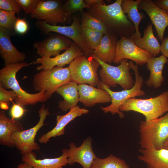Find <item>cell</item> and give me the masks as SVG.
<instances>
[{"label":"cell","mask_w":168,"mask_h":168,"mask_svg":"<svg viewBox=\"0 0 168 168\" xmlns=\"http://www.w3.org/2000/svg\"><path fill=\"white\" fill-rule=\"evenodd\" d=\"M154 56L148 51L141 49L135 44V39L131 36L122 37L118 40L115 56L113 62L120 64L124 59H129L137 65H143Z\"/></svg>","instance_id":"11"},{"label":"cell","mask_w":168,"mask_h":168,"mask_svg":"<svg viewBox=\"0 0 168 168\" xmlns=\"http://www.w3.org/2000/svg\"><path fill=\"white\" fill-rule=\"evenodd\" d=\"M79 101L86 107H91L96 104L111 102L110 95L106 91L95 87L87 84L78 85Z\"/></svg>","instance_id":"19"},{"label":"cell","mask_w":168,"mask_h":168,"mask_svg":"<svg viewBox=\"0 0 168 168\" xmlns=\"http://www.w3.org/2000/svg\"><path fill=\"white\" fill-rule=\"evenodd\" d=\"M92 141L91 138L88 137L79 147H77L75 143H71L70 148L68 149V164L71 166L77 163L83 168H91L97 157L93 150Z\"/></svg>","instance_id":"14"},{"label":"cell","mask_w":168,"mask_h":168,"mask_svg":"<svg viewBox=\"0 0 168 168\" xmlns=\"http://www.w3.org/2000/svg\"><path fill=\"white\" fill-rule=\"evenodd\" d=\"M63 7L68 21L74 12L78 11L82 12L84 8H89L91 6L86 4L83 0H68L63 4Z\"/></svg>","instance_id":"32"},{"label":"cell","mask_w":168,"mask_h":168,"mask_svg":"<svg viewBox=\"0 0 168 168\" xmlns=\"http://www.w3.org/2000/svg\"><path fill=\"white\" fill-rule=\"evenodd\" d=\"M38 113L40 119L35 126L27 130L14 132L11 135L15 146L22 155L40 149V146L35 141V138L38 131L44 125V121L50 113L44 105H42Z\"/></svg>","instance_id":"10"},{"label":"cell","mask_w":168,"mask_h":168,"mask_svg":"<svg viewBox=\"0 0 168 168\" xmlns=\"http://www.w3.org/2000/svg\"><path fill=\"white\" fill-rule=\"evenodd\" d=\"M28 29V25L25 20V18H18L14 26V31L19 34H24L27 32Z\"/></svg>","instance_id":"36"},{"label":"cell","mask_w":168,"mask_h":168,"mask_svg":"<svg viewBox=\"0 0 168 168\" xmlns=\"http://www.w3.org/2000/svg\"><path fill=\"white\" fill-rule=\"evenodd\" d=\"M32 63L23 62L10 64L0 70V83L5 89H11L16 93L17 97L15 101L23 107L45 102L49 99L45 91L43 90L35 94L28 93L21 88L17 80V72Z\"/></svg>","instance_id":"2"},{"label":"cell","mask_w":168,"mask_h":168,"mask_svg":"<svg viewBox=\"0 0 168 168\" xmlns=\"http://www.w3.org/2000/svg\"><path fill=\"white\" fill-rule=\"evenodd\" d=\"M128 63L130 68L133 70L135 75V83L132 88L119 91H114L100 80L97 85L98 88L107 91L112 99L110 105L106 107H100L101 110L104 113L110 112L113 115L117 114L121 119L124 117V114L119 111V109L124 102L129 98L142 96L145 94V91L141 89L143 86V79L142 76L139 74L138 65H134L132 61H130Z\"/></svg>","instance_id":"5"},{"label":"cell","mask_w":168,"mask_h":168,"mask_svg":"<svg viewBox=\"0 0 168 168\" xmlns=\"http://www.w3.org/2000/svg\"><path fill=\"white\" fill-rule=\"evenodd\" d=\"M78 84L73 81L69 82L59 88L56 92L61 96L63 100L58 102V107L64 111L77 106L79 101Z\"/></svg>","instance_id":"25"},{"label":"cell","mask_w":168,"mask_h":168,"mask_svg":"<svg viewBox=\"0 0 168 168\" xmlns=\"http://www.w3.org/2000/svg\"><path fill=\"white\" fill-rule=\"evenodd\" d=\"M49 36L41 41H36L33 44L37 50V54L41 58L55 57L60 52L69 48L74 43L70 39L63 35L49 33Z\"/></svg>","instance_id":"13"},{"label":"cell","mask_w":168,"mask_h":168,"mask_svg":"<svg viewBox=\"0 0 168 168\" xmlns=\"http://www.w3.org/2000/svg\"><path fill=\"white\" fill-rule=\"evenodd\" d=\"M153 2L168 15V0H156Z\"/></svg>","instance_id":"39"},{"label":"cell","mask_w":168,"mask_h":168,"mask_svg":"<svg viewBox=\"0 0 168 168\" xmlns=\"http://www.w3.org/2000/svg\"><path fill=\"white\" fill-rule=\"evenodd\" d=\"M100 63L102 68L99 72L100 81L105 85L115 87L119 85L124 90L130 89L134 85V81L130 72L131 69L128 59H124L118 66H114L103 62L96 56L91 55Z\"/></svg>","instance_id":"6"},{"label":"cell","mask_w":168,"mask_h":168,"mask_svg":"<svg viewBox=\"0 0 168 168\" xmlns=\"http://www.w3.org/2000/svg\"><path fill=\"white\" fill-rule=\"evenodd\" d=\"M117 37L110 33L104 34L92 54L103 62L110 64L113 62L116 53Z\"/></svg>","instance_id":"24"},{"label":"cell","mask_w":168,"mask_h":168,"mask_svg":"<svg viewBox=\"0 0 168 168\" xmlns=\"http://www.w3.org/2000/svg\"><path fill=\"white\" fill-rule=\"evenodd\" d=\"M9 105L6 102H0V107L2 110H7L9 108Z\"/></svg>","instance_id":"42"},{"label":"cell","mask_w":168,"mask_h":168,"mask_svg":"<svg viewBox=\"0 0 168 168\" xmlns=\"http://www.w3.org/2000/svg\"><path fill=\"white\" fill-rule=\"evenodd\" d=\"M13 32L0 26V55L4 61V66L23 62L26 55L19 51L13 45L10 39Z\"/></svg>","instance_id":"16"},{"label":"cell","mask_w":168,"mask_h":168,"mask_svg":"<svg viewBox=\"0 0 168 168\" xmlns=\"http://www.w3.org/2000/svg\"><path fill=\"white\" fill-rule=\"evenodd\" d=\"M24 130L22 123L8 117L4 110L0 111V144L12 148L15 144L11 138L12 133Z\"/></svg>","instance_id":"22"},{"label":"cell","mask_w":168,"mask_h":168,"mask_svg":"<svg viewBox=\"0 0 168 168\" xmlns=\"http://www.w3.org/2000/svg\"><path fill=\"white\" fill-rule=\"evenodd\" d=\"M168 147V142H167L166 143L165 147L164 148H167V147Z\"/></svg>","instance_id":"43"},{"label":"cell","mask_w":168,"mask_h":168,"mask_svg":"<svg viewBox=\"0 0 168 168\" xmlns=\"http://www.w3.org/2000/svg\"><path fill=\"white\" fill-rule=\"evenodd\" d=\"M62 151V155L58 157L42 159H37L36 153L33 151L22 155V161L33 168H64L68 164V149H63Z\"/></svg>","instance_id":"20"},{"label":"cell","mask_w":168,"mask_h":168,"mask_svg":"<svg viewBox=\"0 0 168 168\" xmlns=\"http://www.w3.org/2000/svg\"><path fill=\"white\" fill-rule=\"evenodd\" d=\"M168 62L167 58L162 54L158 57L154 56L148 60L146 63L147 67L150 71V74L145 82L147 86L156 89L161 86L164 80L163 70Z\"/></svg>","instance_id":"23"},{"label":"cell","mask_w":168,"mask_h":168,"mask_svg":"<svg viewBox=\"0 0 168 168\" xmlns=\"http://www.w3.org/2000/svg\"><path fill=\"white\" fill-rule=\"evenodd\" d=\"M83 35L90 47L95 49L100 44L104 34L99 31L81 26Z\"/></svg>","instance_id":"30"},{"label":"cell","mask_w":168,"mask_h":168,"mask_svg":"<svg viewBox=\"0 0 168 168\" xmlns=\"http://www.w3.org/2000/svg\"><path fill=\"white\" fill-rule=\"evenodd\" d=\"M99 63L91 56H82L75 58L69 64L71 81L78 85L88 84L93 86H97L100 80L97 70Z\"/></svg>","instance_id":"9"},{"label":"cell","mask_w":168,"mask_h":168,"mask_svg":"<svg viewBox=\"0 0 168 168\" xmlns=\"http://www.w3.org/2000/svg\"><path fill=\"white\" fill-rule=\"evenodd\" d=\"M16 13L14 12L0 9V26L13 32L18 18L15 16Z\"/></svg>","instance_id":"31"},{"label":"cell","mask_w":168,"mask_h":168,"mask_svg":"<svg viewBox=\"0 0 168 168\" xmlns=\"http://www.w3.org/2000/svg\"><path fill=\"white\" fill-rule=\"evenodd\" d=\"M91 168H129L124 160L110 154L106 158L97 157L93 161Z\"/></svg>","instance_id":"28"},{"label":"cell","mask_w":168,"mask_h":168,"mask_svg":"<svg viewBox=\"0 0 168 168\" xmlns=\"http://www.w3.org/2000/svg\"><path fill=\"white\" fill-rule=\"evenodd\" d=\"M135 44L139 48L151 53L154 56L161 52V45L154 36L152 24H148L144 30L143 36L135 40Z\"/></svg>","instance_id":"26"},{"label":"cell","mask_w":168,"mask_h":168,"mask_svg":"<svg viewBox=\"0 0 168 168\" xmlns=\"http://www.w3.org/2000/svg\"><path fill=\"white\" fill-rule=\"evenodd\" d=\"M73 22L70 26H52L45 21L37 20L36 27L45 35L54 32L65 36L72 40L83 51L84 55L89 57L93 53L94 50L89 46L82 32L79 19L73 17Z\"/></svg>","instance_id":"8"},{"label":"cell","mask_w":168,"mask_h":168,"mask_svg":"<svg viewBox=\"0 0 168 168\" xmlns=\"http://www.w3.org/2000/svg\"><path fill=\"white\" fill-rule=\"evenodd\" d=\"M161 52L168 60V36L164 38L162 41Z\"/></svg>","instance_id":"38"},{"label":"cell","mask_w":168,"mask_h":168,"mask_svg":"<svg viewBox=\"0 0 168 168\" xmlns=\"http://www.w3.org/2000/svg\"><path fill=\"white\" fill-rule=\"evenodd\" d=\"M17 97L16 94L13 91L7 90L0 83V102H5L9 105L10 102L13 100H15Z\"/></svg>","instance_id":"35"},{"label":"cell","mask_w":168,"mask_h":168,"mask_svg":"<svg viewBox=\"0 0 168 168\" xmlns=\"http://www.w3.org/2000/svg\"><path fill=\"white\" fill-rule=\"evenodd\" d=\"M63 4L60 0H40L35 9L30 14V17L52 26H57L58 23L65 25L68 19Z\"/></svg>","instance_id":"12"},{"label":"cell","mask_w":168,"mask_h":168,"mask_svg":"<svg viewBox=\"0 0 168 168\" xmlns=\"http://www.w3.org/2000/svg\"><path fill=\"white\" fill-rule=\"evenodd\" d=\"M84 1L86 4L90 6L95 4H105L104 1L102 0H85Z\"/></svg>","instance_id":"40"},{"label":"cell","mask_w":168,"mask_h":168,"mask_svg":"<svg viewBox=\"0 0 168 168\" xmlns=\"http://www.w3.org/2000/svg\"><path fill=\"white\" fill-rule=\"evenodd\" d=\"M89 112V110L85 108H81L79 105H77L71 109L64 115H57L56 118V125L51 131L42 135L39 139V142L41 143L46 144L50 138L64 135L65 127L69 123L76 118Z\"/></svg>","instance_id":"18"},{"label":"cell","mask_w":168,"mask_h":168,"mask_svg":"<svg viewBox=\"0 0 168 168\" xmlns=\"http://www.w3.org/2000/svg\"><path fill=\"white\" fill-rule=\"evenodd\" d=\"M0 9L18 13L22 10L16 0H0Z\"/></svg>","instance_id":"33"},{"label":"cell","mask_w":168,"mask_h":168,"mask_svg":"<svg viewBox=\"0 0 168 168\" xmlns=\"http://www.w3.org/2000/svg\"><path fill=\"white\" fill-rule=\"evenodd\" d=\"M138 159L147 164V168H168V149H140Z\"/></svg>","instance_id":"21"},{"label":"cell","mask_w":168,"mask_h":168,"mask_svg":"<svg viewBox=\"0 0 168 168\" xmlns=\"http://www.w3.org/2000/svg\"><path fill=\"white\" fill-rule=\"evenodd\" d=\"M138 8L148 15L155 27L159 39L162 41L168 26V15L152 0H141Z\"/></svg>","instance_id":"17"},{"label":"cell","mask_w":168,"mask_h":168,"mask_svg":"<svg viewBox=\"0 0 168 168\" xmlns=\"http://www.w3.org/2000/svg\"><path fill=\"white\" fill-rule=\"evenodd\" d=\"M122 1L116 0L109 5H93L88 12L103 22L107 26L109 33L120 38L131 36L135 32L133 23L122 9Z\"/></svg>","instance_id":"1"},{"label":"cell","mask_w":168,"mask_h":168,"mask_svg":"<svg viewBox=\"0 0 168 168\" xmlns=\"http://www.w3.org/2000/svg\"><path fill=\"white\" fill-rule=\"evenodd\" d=\"M22 10L27 15L31 13L36 8L39 0H16Z\"/></svg>","instance_id":"34"},{"label":"cell","mask_w":168,"mask_h":168,"mask_svg":"<svg viewBox=\"0 0 168 168\" xmlns=\"http://www.w3.org/2000/svg\"><path fill=\"white\" fill-rule=\"evenodd\" d=\"M26 111L23 107L17 104L13 103L10 110V114L12 118L16 119L21 118Z\"/></svg>","instance_id":"37"},{"label":"cell","mask_w":168,"mask_h":168,"mask_svg":"<svg viewBox=\"0 0 168 168\" xmlns=\"http://www.w3.org/2000/svg\"><path fill=\"white\" fill-rule=\"evenodd\" d=\"M82 16L80 21L81 26L99 31L104 34L108 33L106 26L101 21L88 12H81Z\"/></svg>","instance_id":"29"},{"label":"cell","mask_w":168,"mask_h":168,"mask_svg":"<svg viewBox=\"0 0 168 168\" xmlns=\"http://www.w3.org/2000/svg\"><path fill=\"white\" fill-rule=\"evenodd\" d=\"M139 133L141 149L164 148L168 141V112L160 118L142 121Z\"/></svg>","instance_id":"3"},{"label":"cell","mask_w":168,"mask_h":168,"mask_svg":"<svg viewBox=\"0 0 168 168\" xmlns=\"http://www.w3.org/2000/svg\"><path fill=\"white\" fill-rule=\"evenodd\" d=\"M141 0H122L121 7L128 19L134 24L135 32L132 36L135 40L141 37L139 26L141 20L143 18V15L138 11V5Z\"/></svg>","instance_id":"27"},{"label":"cell","mask_w":168,"mask_h":168,"mask_svg":"<svg viewBox=\"0 0 168 168\" xmlns=\"http://www.w3.org/2000/svg\"><path fill=\"white\" fill-rule=\"evenodd\" d=\"M17 168H33V167L30 165L27 164L25 162H23V163H21L19 164Z\"/></svg>","instance_id":"41"},{"label":"cell","mask_w":168,"mask_h":168,"mask_svg":"<svg viewBox=\"0 0 168 168\" xmlns=\"http://www.w3.org/2000/svg\"><path fill=\"white\" fill-rule=\"evenodd\" d=\"M167 149H168V147H167Z\"/></svg>","instance_id":"44"},{"label":"cell","mask_w":168,"mask_h":168,"mask_svg":"<svg viewBox=\"0 0 168 168\" xmlns=\"http://www.w3.org/2000/svg\"><path fill=\"white\" fill-rule=\"evenodd\" d=\"M119 110L121 112L132 111L139 113L144 115L146 121L157 119L168 112V91L147 99L129 98L120 107Z\"/></svg>","instance_id":"4"},{"label":"cell","mask_w":168,"mask_h":168,"mask_svg":"<svg viewBox=\"0 0 168 168\" xmlns=\"http://www.w3.org/2000/svg\"><path fill=\"white\" fill-rule=\"evenodd\" d=\"M70 81L68 67L56 66L50 69L40 70L33 76L32 83L35 91H45L49 99L59 88Z\"/></svg>","instance_id":"7"},{"label":"cell","mask_w":168,"mask_h":168,"mask_svg":"<svg viewBox=\"0 0 168 168\" xmlns=\"http://www.w3.org/2000/svg\"><path fill=\"white\" fill-rule=\"evenodd\" d=\"M84 55L82 49L74 42L69 49L63 53L52 57H42L37 58L33 61V64H41L36 67V69L49 70L54 67L58 66L63 67L66 65L69 64L75 58Z\"/></svg>","instance_id":"15"}]
</instances>
